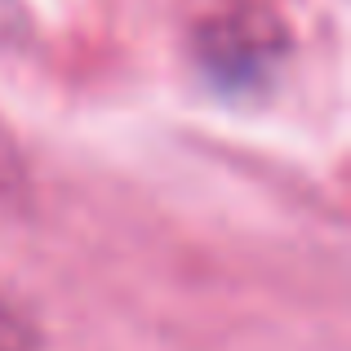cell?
Masks as SVG:
<instances>
[{
    "label": "cell",
    "instance_id": "obj_1",
    "mask_svg": "<svg viewBox=\"0 0 351 351\" xmlns=\"http://www.w3.org/2000/svg\"><path fill=\"white\" fill-rule=\"evenodd\" d=\"M258 27H263V18H258L254 9H245V14H236V18L209 23L205 32L196 36L209 76L223 80V85H232V89H249L258 76H263V67L271 62L276 40L263 36Z\"/></svg>",
    "mask_w": 351,
    "mask_h": 351
}]
</instances>
